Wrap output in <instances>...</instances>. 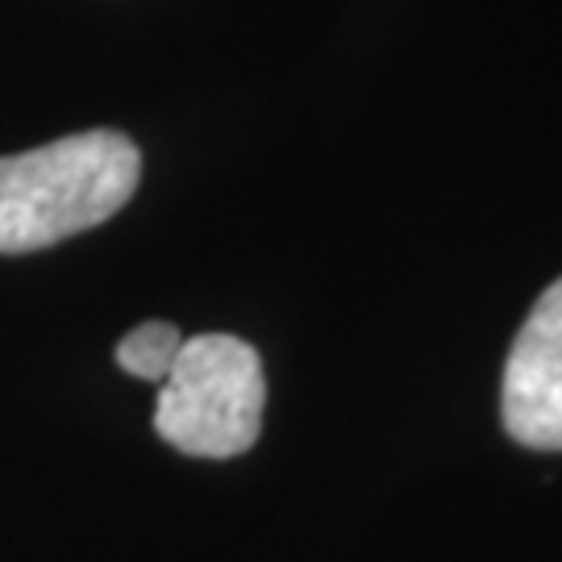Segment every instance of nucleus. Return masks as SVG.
<instances>
[{
	"label": "nucleus",
	"mask_w": 562,
	"mask_h": 562,
	"mask_svg": "<svg viewBox=\"0 0 562 562\" xmlns=\"http://www.w3.org/2000/svg\"><path fill=\"white\" fill-rule=\"evenodd\" d=\"M501 417L529 450H562V276L529 308L508 350Z\"/></svg>",
	"instance_id": "nucleus-3"
},
{
	"label": "nucleus",
	"mask_w": 562,
	"mask_h": 562,
	"mask_svg": "<svg viewBox=\"0 0 562 562\" xmlns=\"http://www.w3.org/2000/svg\"><path fill=\"white\" fill-rule=\"evenodd\" d=\"M267 375L250 341L234 334L183 338L162 380L155 429L192 459H234L259 442Z\"/></svg>",
	"instance_id": "nucleus-2"
},
{
	"label": "nucleus",
	"mask_w": 562,
	"mask_h": 562,
	"mask_svg": "<svg viewBox=\"0 0 562 562\" xmlns=\"http://www.w3.org/2000/svg\"><path fill=\"white\" fill-rule=\"evenodd\" d=\"M142 155L121 130H83L0 159V255H30L117 217Z\"/></svg>",
	"instance_id": "nucleus-1"
},
{
	"label": "nucleus",
	"mask_w": 562,
	"mask_h": 562,
	"mask_svg": "<svg viewBox=\"0 0 562 562\" xmlns=\"http://www.w3.org/2000/svg\"><path fill=\"white\" fill-rule=\"evenodd\" d=\"M180 346L183 334L171 322H146L117 341V367L130 371V375H138V380L162 383L176 355H180Z\"/></svg>",
	"instance_id": "nucleus-4"
}]
</instances>
